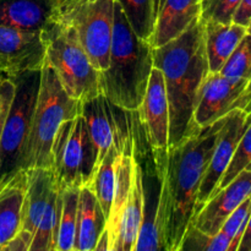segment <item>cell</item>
I'll return each mask as SVG.
<instances>
[{
	"label": "cell",
	"mask_w": 251,
	"mask_h": 251,
	"mask_svg": "<svg viewBox=\"0 0 251 251\" xmlns=\"http://www.w3.org/2000/svg\"><path fill=\"white\" fill-rule=\"evenodd\" d=\"M43 34L46 61L70 97L85 102L100 92V73L81 46L74 27L59 20Z\"/></svg>",
	"instance_id": "obj_5"
},
{
	"label": "cell",
	"mask_w": 251,
	"mask_h": 251,
	"mask_svg": "<svg viewBox=\"0 0 251 251\" xmlns=\"http://www.w3.org/2000/svg\"><path fill=\"white\" fill-rule=\"evenodd\" d=\"M244 110L248 113V115H249V117L251 118V100H250V103L247 105V108H245Z\"/></svg>",
	"instance_id": "obj_38"
},
{
	"label": "cell",
	"mask_w": 251,
	"mask_h": 251,
	"mask_svg": "<svg viewBox=\"0 0 251 251\" xmlns=\"http://www.w3.org/2000/svg\"><path fill=\"white\" fill-rule=\"evenodd\" d=\"M251 21V0H242L240 5L235 11L233 22L238 25H242L248 28Z\"/></svg>",
	"instance_id": "obj_33"
},
{
	"label": "cell",
	"mask_w": 251,
	"mask_h": 251,
	"mask_svg": "<svg viewBox=\"0 0 251 251\" xmlns=\"http://www.w3.org/2000/svg\"><path fill=\"white\" fill-rule=\"evenodd\" d=\"M205 26V46L207 54L210 73H220L243 37L248 33V28L242 25L203 22Z\"/></svg>",
	"instance_id": "obj_21"
},
{
	"label": "cell",
	"mask_w": 251,
	"mask_h": 251,
	"mask_svg": "<svg viewBox=\"0 0 251 251\" xmlns=\"http://www.w3.org/2000/svg\"><path fill=\"white\" fill-rule=\"evenodd\" d=\"M242 0H201L200 20L202 22L232 24Z\"/></svg>",
	"instance_id": "obj_31"
},
{
	"label": "cell",
	"mask_w": 251,
	"mask_h": 251,
	"mask_svg": "<svg viewBox=\"0 0 251 251\" xmlns=\"http://www.w3.org/2000/svg\"><path fill=\"white\" fill-rule=\"evenodd\" d=\"M132 142H134V132L130 141L125 145L124 150L120 152L117 163V183H115L114 200H113L112 210L108 217L105 230L109 238V251L117 238L118 228H119L120 218L123 211L126 205L129 196L130 184H131V166H132Z\"/></svg>",
	"instance_id": "obj_22"
},
{
	"label": "cell",
	"mask_w": 251,
	"mask_h": 251,
	"mask_svg": "<svg viewBox=\"0 0 251 251\" xmlns=\"http://www.w3.org/2000/svg\"><path fill=\"white\" fill-rule=\"evenodd\" d=\"M11 80L15 85L14 96L0 136V184L22 171V152L38 96L41 70L26 71Z\"/></svg>",
	"instance_id": "obj_7"
},
{
	"label": "cell",
	"mask_w": 251,
	"mask_h": 251,
	"mask_svg": "<svg viewBox=\"0 0 251 251\" xmlns=\"http://www.w3.org/2000/svg\"><path fill=\"white\" fill-rule=\"evenodd\" d=\"M97 168L98 152L82 115L64 122L51 147V169L58 185H90Z\"/></svg>",
	"instance_id": "obj_6"
},
{
	"label": "cell",
	"mask_w": 251,
	"mask_h": 251,
	"mask_svg": "<svg viewBox=\"0 0 251 251\" xmlns=\"http://www.w3.org/2000/svg\"><path fill=\"white\" fill-rule=\"evenodd\" d=\"M238 251H251V215L249 218V222H248L247 229H245L244 235L242 238V242H240Z\"/></svg>",
	"instance_id": "obj_35"
},
{
	"label": "cell",
	"mask_w": 251,
	"mask_h": 251,
	"mask_svg": "<svg viewBox=\"0 0 251 251\" xmlns=\"http://www.w3.org/2000/svg\"><path fill=\"white\" fill-rule=\"evenodd\" d=\"M248 33H250V34H251V21H250L249 26H248Z\"/></svg>",
	"instance_id": "obj_39"
},
{
	"label": "cell",
	"mask_w": 251,
	"mask_h": 251,
	"mask_svg": "<svg viewBox=\"0 0 251 251\" xmlns=\"http://www.w3.org/2000/svg\"><path fill=\"white\" fill-rule=\"evenodd\" d=\"M46 63L42 31L0 24V74L15 77L22 73L41 70Z\"/></svg>",
	"instance_id": "obj_11"
},
{
	"label": "cell",
	"mask_w": 251,
	"mask_h": 251,
	"mask_svg": "<svg viewBox=\"0 0 251 251\" xmlns=\"http://www.w3.org/2000/svg\"><path fill=\"white\" fill-rule=\"evenodd\" d=\"M60 19L56 0H0V24L44 31Z\"/></svg>",
	"instance_id": "obj_16"
},
{
	"label": "cell",
	"mask_w": 251,
	"mask_h": 251,
	"mask_svg": "<svg viewBox=\"0 0 251 251\" xmlns=\"http://www.w3.org/2000/svg\"><path fill=\"white\" fill-rule=\"evenodd\" d=\"M60 193L61 210L59 216L55 251H74L80 188L76 186L60 188Z\"/></svg>",
	"instance_id": "obj_24"
},
{
	"label": "cell",
	"mask_w": 251,
	"mask_h": 251,
	"mask_svg": "<svg viewBox=\"0 0 251 251\" xmlns=\"http://www.w3.org/2000/svg\"><path fill=\"white\" fill-rule=\"evenodd\" d=\"M250 195L251 171L245 169L199 207L190 223L206 234H217L230 213Z\"/></svg>",
	"instance_id": "obj_13"
},
{
	"label": "cell",
	"mask_w": 251,
	"mask_h": 251,
	"mask_svg": "<svg viewBox=\"0 0 251 251\" xmlns=\"http://www.w3.org/2000/svg\"><path fill=\"white\" fill-rule=\"evenodd\" d=\"M114 0H88L61 17L76 31L81 46L100 73L108 68L114 29Z\"/></svg>",
	"instance_id": "obj_8"
},
{
	"label": "cell",
	"mask_w": 251,
	"mask_h": 251,
	"mask_svg": "<svg viewBox=\"0 0 251 251\" xmlns=\"http://www.w3.org/2000/svg\"><path fill=\"white\" fill-rule=\"evenodd\" d=\"M132 113L110 102L103 93L82 102L81 115L98 152V166L112 145L124 149L132 136Z\"/></svg>",
	"instance_id": "obj_9"
},
{
	"label": "cell",
	"mask_w": 251,
	"mask_h": 251,
	"mask_svg": "<svg viewBox=\"0 0 251 251\" xmlns=\"http://www.w3.org/2000/svg\"><path fill=\"white\" fill-rule=\"evenodd\" d=\"M152 69L153 47L137 37L115 2L109 63L100 73V92L118 107L135 112L144 100Z\"/></svg>",
	"instance_id": "obj_3"
},
{
	"label": "cell",
	"mask_w": 251,
	"mask_h": 251,
	"mask_svg": "<svg viewBox=\"0 0 251 251\" xmlns=\"http://www.w3.org/2000/svg\"><path fill=\"white\" fill-rule=\"evenodd\" d=\"M105 226L107 220L95 193L90 186H81L74 251H95Z\"/></svg>",
	"instance_id": "obj_19"
},
{
	"label": "cell",
	"mask_w": 251,
	"mask_h": 251,
	"mask_svg": "<svg viewBox=\"0 0 251 251\" xmlns=\"http://www.w3.org/2000/svg\"><path fill=\"white\" fill-rule=\"evenodd\" d=\"M26 188V171H19L6 183L0 184V250L21 228Z\"/></svg>",
	"instance_id": "obj_20"
},
{
	"label": "cell",
	"mask_w": 251,
	"mask_h": 251,
	"mask_svg": "<svg viewBox=\"0 0 251 251\" xmlns=\"http://www.w3.org/2000/svg\"><path fill=\"white\" fill-rule=\"evenodd\" d=\"M245 169L251 171V123L248 129L245 130L243 137L240 139L239 144H238L237 149L234 151V154H233L225 174L221 178L220 183H218L217 188L215 189L212 195H215L217 191L227 186L240 172L245 171Z\"/></svg>",
	"instance_id": "obj_28"
},
{
	"label": "cell",
	"mask_w": 251,
	"mask_h": 251,
	"mask_svg": "<svg viewBox=\"0 0 251 251\" xmlns=\"http://www.w3.org/2000/svg\"><path fill=\"white\" fill-rule=\"evenodd\" d=\"M26 174L27 188L22 206V221L19 233L32 243L49 199L59 185L51 168H29L26 171Z\"/></svg>",
	"instance_id": "obj_15"
},
{
	"label": "cell",
	"mask_w": 251,
	"mask_h": 251,
	"mask_svg": "<svg viewBox=\"0 0 251 251\" xmlns=\"http://www.w3.org/2000/svg\"><path fill=\"white\" fill-rule=\"evenodd\" d=\"M251 123V118L243 109H235L227 114L226 122L218 135L212 157L201 181L195 211L212 196L221 178L225 174L240 139ZM195 213V212H194Z\"/></svg>",
	"instance_id": "obj_12"
},
{
	"label": "cell",
	"mask_w": 251,
	"mask_h": 251,
	"mask_svg": "<svg viewBox=\"0 0 251 251\" xmlns=\"http://www.w3.org/2000/svg\"><path fill=\"white\" fill-rule=\"evenodd\" d=\"M144 218V186L142 168L132 150L131 184L126 205L120 218L117 238L110 251H134Z\"/></svg>",
	"instance_id": "obj_17"
},
{
	"label": "cell",
	"mask_w": 251,
	"mask_h": 251,
	"mask_svg": "<svg viewBox=\"0 0 251 251\" xmlns=\"http://www.w3.org/2000/svg\"><path fill=\"white\" fill-rule=\"evenodd\" d=\"M251 215V195L245 199L226 220L225 225L221 228V232L225 233L230 239L228 251H238L242 238L247 229L248 222Z\"/></svg>",
	"instance_id": "obj_30"
},
{
	"label": "cell",
	"mask_w": 251,
	"mask_h": 251,
	"mask_svg": "<svg viewBox=\"0 0 251 251\" xmlns=\"http://www.w3.org/2000/svg\"><path fill=\"white\" fill-rule=\"evenodd\" d=\"M56 1H58L61 17H64L68 14H70L73 10H75L78 5L83 4V2L88 1V0H56Z\"/></svg>",
	"instance_id": "obj_34"
},
{
	"label": "cell",
	"mask_w": 251,
	"mask_h": 251,
	"mask_svg": "<svg viewBox=\"0 0 251 251\" xmlns=\"http://www.w3.org/2000/svg\"><path fill=\"white\" fill-rule=\"evenodd\" d=\"M147 142L153 150L168 149L169 104L161 70L153 66L146 93L137 109Z\"/></svg>",
	"instance_id": "obj_14"
},
{
	"label": "cell",
	"mask_w": 251,
	"mask_h": 251,
	"mask_svg": "<svg viewBox=\"0 0 251 251\" xmlns=\"http://www.w3.org/2000/svg\"><path fill=\"white\" fill-rule=\"evenodd\" d=\"M82 102L70 97L48 63L41 69L38 96L28 136L22 152L21 169L51 168V147L59 126L81 114Z\"/></svg>",
	"instance_id": "obj_4"
},
{
	"label": "cell",
	"mask_w": 251,
	"mask_h": 251,
	"mask_svg": "<svg viewBox=\"0 0 251 251\" xmlns=\"http://www.w3.org/2000/svg\"><path fill=\"white\" fill-rule=\"evenodd\" d=\"M153 66L161 70L169 104L168 147L195 134V109L210 73L205 46V26L196 20L180 36L153 48Z\"/></svg>",
	"instance_id": "obj_2"
},
{
	"label": "cell",
	"mask_w": 251,
	"mask_h": 251,
	"mask_svg": "<svg viewBox=\"0 0 251 251\" xmlns=\"http://www.w3.org/2000/svg\"><path fill=\"white\" fill-rule=\"evenodd\" d=\"M123 150L119 149L115 144L109 147L105 156L100 161L92 181L90 183V185H87L95 193L107 221L110 215V210H112L113 200H114L118 157Z\"/></svg>",
	"instance_id": "obj_23"
},
{
	"label": "cell",
	"mask_w": 251,
	"mask_h": 251,
	"mask_svg": "<svg viewBox=\"0 0 251 251\" xmlns=\"http://www.w3.org/2000/svg\"><path fill=\"white\" fill-rule=\"evenodd\" d=\"M250 100L251 81L227 77L220 73H208L194 114L196 125L208 126L233 110H244Z\"/></svg>",
	"instance_id": "obj_10"
},
{
	"label": "cell",
	"mask_w": 251,
	"mask_h": 251,
	"mask_svg": "<svg viewBox=\"0 0 251 251\" xmlns=\"http://www.w3.org/2000/svg\"><path fill=\"white\" fill-rule=\"evenodd\" d=\"M137 37L150 42L156 22V0H114Z\"/></svg>",
	"instance_id": "obj_26"
},
{
	"label": "cell",
	"mask_w": 251,
	"mask_h": 251,
	"mask_svg": "<svg viewBox=\"0 0 251 251\" xmlns=\"http://www.w3.org/2000/svg\"><path fill=\"white\" fill-rule=\"evenodd\" d=\"M1 76H2V75H1V74H0V78H1Z\"/></svg>",
	"instance_id": "obj_40"
},
{
	"label": "cell",
	"mask_w": 251,
	"mask_h": 251,
	"mask_svg": "<svg viewBox=\"0 0 251 251\" xmlns=\"http://www.w3.org/2000/svg\"><path fill=\"white\" fill-rule=\"evenodd\" d=\"M163 2H164V0H156V12H157V14H158L159 9L162 7Z\"/></svg>",
	"instance_id": "obj_37"
},
{
	"label": "cell",
	"mask_w": 251,
	"mask_h": 251,
	"mask_svg": "<svg viewBox=\"0 0 251 251\" xmlns=\"http://www.w3.org/2000/svg\"><path fill=\"white\" fill-rule=\"evenodd\" d=\"M61 210V193L58 186L51 194L41 222L37 227L28 251H55L59 216Z\"/></svg>",
	"instance_id": "obj_25"
},
{
	"label": "cell",
	"mask_w": 251,
	"mask_h": 251,
	"mask_svg": "<svg viewBox=\"0 0 251 251\" xmlns=\"http://www.w3.org/2000/svg\"><path fill=\"white\" fill-rule=\"evenodd\" d=\"M96 251H109V238H108L107 230L104 229V232L100 234V239H98L97 245H96Z\"/></svg>",
	"instance_id": "obj_36"
},
{
	"label": "cell",
	"mask_w": 251,
	"mask_h": 251,
	"mask_svg": "<svg viewBox=\"0 0 251 251\" xmlns=\"http://www.w3.org/2000/svg\"><path fill=\"white\" fill-rule=\"evenodd\" d=\"M220 74L233 78L251 81V34L247 33L228 58Z\"/></svg>",
	"instance_id": "obj_29"
},
{
	"label": "cell",
	"mask_w": 251,
	"mask_h": 251,
	"mask_svg": "<svg viewBox=\"0 0 251 251\" xmlns=\"http://www.w3.org/2000/svg\"><path fill=\"white\" fill-rule=\"evenodd\" d=\"M200 15L201 0H164L157 14L150 43L153 48L164 46L186 31L200 19Z\"/></svg>",
	"instance_id": "obj_18"
},
{
	"label": "cell",
	"mask_w": 251,
	"mask_h": 251,
	"mask_svg": "<svg viewBox=\"0 0 251 251\" xmlns=\"http://www.w3.org/2000/svg\"><path fill=\"white\" fill-rule=\"evenodd\" d=\"M226 117L208 126L200 127L176 146L152 149L161 178L156 220L159 250L179 251L181 239L195 212L199 189Z\"/></svg>",
	"instance_id": "obj_1"
},
{
	"label": "cell",
	"mask_w": 251,
	"mask_h": 251,
	"mask_svg": "<svg viewBox=\"0 0 251 251\" xmlns=\"http://www.w3.org/2000/svg\"><path fill=\"white\" fill-rule=\"evenodd\" d=\"M230 239L221 230L217 234L208 235L190 223L181 239L179 251H228Z\"/></svg>",
	"instance_id": "obj_27"
},
{
	"label": "cell",
	"mask_w": 251,
	"mask_h": 251,
	"mask_svg": "<svg viewBox=\"0 0 251 251\" xmlns=\"http://www.w3.org/2000/svg\"><path fill=\"white\" fill-rule=\"evenodd\" d=\"M14 81L10 77L1 76L0 78V136H1L5 118L9 112L10 103H11L12 96H14Z\"/></svg>",
	"instance_id": "obj_32"
}]
</instances>
